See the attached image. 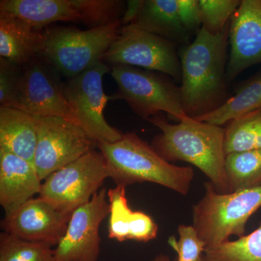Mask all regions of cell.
Returning <instances> with one entry per match:
<instances>
[{
  "instance_id": "4dcf8cb0",
  "label": "cell",
  "mask_w": 261,
  "mask_h": 261,
  "mask_svg": "<svg viewBox=\"0 0 261 261\" xmlns=\"http://www.w3.org/2000/svg\"><path fill=\"white\" fill-rule=\"evenodd\" d=\"M144 0H130L127 2L126 9L121 19L122 25L134 24L140 15Z\"/></svg>"
},
{
  "instance_id": "44dd1931",
  "label": "cell",
  "mask_w": 261,
  "mask_h": 261,
  "mask_svg": "<svg viewBox=\"0 0 261 261\" xmlns=\"http://www.w3.org/2000/svg\"><path fill=\"white\" fill-rule=\"evenodd\" d=\"M261 108V71L240 86L233 97L228 98L214 112L195 118L222 126L231 120Z\"/></svg>"
},
{
  "instance_id": "5bb4252c",
  "label": "cell",
  "mask_w": 261,
  "mask_h": 261,
  "mask_svg": "<svg viewBox=\"0 0 261 261\" xmlns=\"http://www.w3.org/2000/svg\"><path fill=\"white\" fill-rule=\"evenodd\" d=\"M228 82L261 63V0H243L229 22Z\"/></svg>"
},
{
  "instance_id": "e0dca14e",
  "label": "cell",
  "mask_w": 261,
  "mask_h": 261,
  "mask_svg": "<svg viewBox=\"0 0 261 261\" xmlns=\"http://www.w3.org/2000/svg\"><path fill=\"white\" fill-rule=\"evenodd\" d=\"M0 14L15 17L38 29L56 22H80L73 0H2Z\"/></svg>"
},
{
  "instance_id": "9a60e30c",
  "label": "cell",
  "mask_w": 261,
  "mask_h": 261,
  "mask_svg": "<svg viewBox=\"0 0 261 261\" xmlns=\"http://www.w3.org/2000/svg\"><path fill=\"white\" fill-rule=\"evenodd\" d=\"M42 185L34 163L0 147V204L5 214L39 195Z\"/></svg>"
},
{
  "instance_id": "8fae6325",
  "label": "cell",
  "mask_w": 261,
  "mask_h": 261,
  "mask_svg": "<svg viewBox=\"0 0 261 261\" xmlns=\"http://www.w3.org/2000/svg\"><path fill=\"white\" fill-rule=\"evenodd\" d=\"M34 165L42 181L93 150L97 145L81 127L60 117H37Z\"/></svg>"
},
{
  "instance_id": "3957f363",
  "label": "cell",
  "mask_w": 261,
  "mask_h": 261,
  "mask_svg": "<svg viewBox=\"0 0 261 261\" xmlns=\"http://www.w3.org/2000/svg\"><path fill=\"white\" fill-rule=\"evenodd\" d=\"M97 146L106 159L109 178L116 186L148 181L182 195L190 191L193 168L168 162L135 132L123 134L113 143L99 142Z\"/></svg>"
},
{
  "instance_id": "f1b7e54d",
  "label": "cell",
  "mask_w": 261,
  "mask_h": 261,
  "mask_svg": "<svg viewBox=\"0 0 261 261\" xmlns=\"http://www.w3.org/2000/svg\"><path fill=\"white\" fill-rule=\"evenodd\" d=\"M23 66L0 57V105L10 107L14 99Z\"/></svg>"
},
{
  "instance_id": "ac0fdd59",
  "label": "cell",
  "mask_w": 261,
  "mask_h": 261,
  "mask_svg": "<svg viewBox=\"0 0 261 261\" xmlns=\"http://www.w3.org/2000/svg\"><path fill=\"white\" fill-rule=\"evenodd\" d=\"M44 29L34 28L20 19L0 14V57L25 65L38 56Z\"/></svg>"
},
{
  "instance_id": "7a4b0ae2",
  "label": "cell",
  "mask_w": 261,
  "mask_h": 261,
  "mask_svg": "<svg viewBox=\"0 0 261 261\" xmlns=\"http://www.w3.org/2000/svg\"><path fill=\"white\" fill-rule=\"evenodd\" d=\"M147 121L161 130L151 145L163 159L191 163L205 173L219 193L231 192L225 168L224 128L192 118L172 124L160 114Z\"/></svg>"
},
{
  "instance_id": "d6986e66",
  "label": "cell",
  "mask_w": 261,
  "mask_h": 261,
  "mask_svg": "<svg viewBox=\"0 0 261 261\" xmlns=\"http://www.w3.org/2000/svg\"><path fill=\"white\" fill-rule=\"evenodd\" d=\"M38 118L10 107H0V147L34 163Z\"/></svg>"
},
{
  "instance_id": "6da1fadb",
  "label": "cell",
  "mask_w": 261,
  "mask_h": 261,
  "mask_svg": "<svg viewBox=\"0 0 261 261\" xmlns=\"http://www.w3.org/2000/svg\"><path fill=\"white\" fill-rule=\"evenodd\" d=\"M228 31L229 23L217 35L202 27L180 56L182 108L194 119L214 112L227 100Z\"/></svg>"
},
{
  "instance_id": "ffe728a7",
  "label": "cell",
  "mask_w": 261,
  "mask_h": 261,
  "mask_svg": "<svg viewBox=\"0 0 261 261\" xmlns=\"http://www.w3.org/2000/svg\"><path fill=\"white\" fill-rule=\"evenodd\" d=\"M134 24L173 43L184 42L188 38L180 20L178 0H144Z\"/></svg>"
},
{
  "instance_id": "30bf717a",
  "label": "cell",
  "mask_w": 261,
  "mask_h": 261,
  "mask_svg": "<svg viewBox=\"0 0 261 261\" xmlns=\"http://www.w3.org/2000/svg\"><path fill=\"white\" fill-rule=\"evenodd\" d=\"M58 74L40 57L33 58L23 66V73L10 108L37 117H60L79 126L65 97L64 84Z\"/></svg>"
},
{
  "instance_id": "ba28073f",
  "label": "cell",
  "mask_w": 261,
  "mask_h": 261,
  "mask_svg": "<svg viewBox=\"0 0 261 261\" xmlns=\"http://www.w3.org/2000/svg\"><path fill=\"white\" fill-rule=\"evenodd\" d=\"M109 67L102 61L63 84L64 93L79 126L96 143H113L123 134L105 118L104 109L109 97L103 89V77Z\"/></svg>"
},
{
  "instance_id": "7402d4cb",
  "label": "cell",
  "mask_w": 261,
  "mask_h": 261,
  "mask_svg": "<svg viewBox=\"0 0 261 261\" xmlns=\"http://www.w3.org/2000/svg\"><path fill=\"white\" fill-rule=\"evenodd\" d=\"M225 128L226 154L261 149V108L228 122Z\"/></svg>"
},
{
  "instance_id": "8992f818",
  "label": "cell",
  "mask_w": 261,
  "mask_h": 261,
  "mask_svg": "<svg viewBox=\"0 0 261 261\" xmlns=\"http://www.w3.org/2000/svg\"><path fill=\"white\" fill-rule=\"evenodd\" d=\"M110 73L118 85L115 97L124 99L143 119L161 112L179 122L190 119L182 108L180 87L164 75L126 65H113Z\"/></svg>"
},
{
  "instance_id": "d4e9b609",
  "label": "cell",
  "mask_w": 261,
  "mask_h": 261,
  "mask_svg": "<svg viewBox=\"0 0 261 261\" xmlns=\"http://www.w3.org/2000/svg\"><path fill=\"white\" fill-rule=\"evenodd\" d=\"M48 244L28 241L3 231L0 233V261H56Z\"/></svg>"
},
{
  "instance_id": "f546056e",
  "label": "cell",
  "mask_w": 261,
  "mask_h": 261,
  "mask_svg": "<svg viewBox=\"0 0 261 261\" xmlns=\"http://www.w3.org/2000/svg\"><path fill=\"white\" fill-rule=\"evenodd\" d=\"M178 13L182 27L188 34L199 32L202 27L199 0H178Z\"/></svg>"
},
{
  "instance_id": "1f68e13d",
  "label": "cell",
  "mask_w": 261,
  "mask_h": 261,
  "mask_svg": "<svg viewBox=\"0 0 261 261\" xmlns=\"http://www.w3.org/2000/svg\"><path fill=\"white\" fill-rule=\"evenodd\" d=\"M152 261H171L169 257L164 254H159Z\"/></svg>"
},
{
  "instance_id": "52a82bcc",
  "label": "cell",
  "mask_w": 261,
  "mask_h": 261,
  "mask_svg": "<svg viewBox=\"0 0 261 261\" xmlns=\"http://www.w3.org/2000/svg\"><path fill=\"white\" fill-rule=\"evenodd\" d=\"M107 178L106 159L93 149L49 175L39 197L63 214H72L92 200Z\"/></svg>"
},
{
  "instance_id": "5b68a950",
  "label": "cell",
  "mask_w": 261,
  "mask_h": 261,
  "mask_svg": "<svg viewBox=\"0 0 261 261\" xmlns=\"http://www.w3.org/2000/svg\"><path fill=\"white\" fill-rule=\"evenodd\" d=\"M205 188L193 206L192 226L207 247L226 243L233 235L245 236L247 221L261 207V187L226 194L217 192L211 182Z\"/></svg>"
},
{
  "instance_id": "603a6c76",
  "label": "cell",
  "mask_w": 261,
  "mask_h": 261,
  "mask_svg": "<svg viewBox=\"0 0 261 261\" xmlns=\"http://www.w3.org/2000/svg\"><path fill=\"white\" fill-rule=\"evenodd\" d=\"M225 168L231 192L261 187V149L227 154Z\"/></svg>"
},
{
  "instance_id": "d6a6232c",
  "label": "cell",
  "mask_w": 261,
  "mask_h": 261,
  "mask_svg": "<svg viewBox=\"0 0 261 261\" xmlns=\"http://www.w3.org/2000/svg\"><path fill=\"white\" fill-rule=\"evenodd\" d=\"M199 261H207V260H206V259L205 258V257H204V255H202V256L201 257V258L200 259V260H199Z\"/></svg>"
},
{
  "instance_id": "4316f807",
  "label": "cell",
  "mask_w": 261,
  "mask_h": 261,
  "mask_svg": "<svg viewBox=\"0 0 261 261\" xmlns=\"http://www.w3.org/2000/svg\"><path fill=\"white\" fill-rule=\"evenodd\" d=\"M202 28L217 35L227 27L231 17L241 4L240 0H199Z\"/></svg>"
},
{
  "instance_id": "4fadbf2b",
  "label": "cell",
  "mask_w": 261,
  "mask_h": 261,
  "mask_svg": "<svg viewBox=\"0 0 261 261\" xmlns=\"http://www.w3.org/2000/svg\"><path fill=\"white\" fill-rule=\"evenodd\" d=\"M72 214H63L38 196L7 214L1 227L17 238L56 247L66 232Z\"/></svg>"
},
{
  "instance_id": "484cf974",
  "label": "cell",
  "mask_w": 261,
  "mask_h": 261,
  "mask_svg": "<svg viewBox=\"0 0 261 261\" xmlns=\"http://www.w3.org/2000/svg\"><path fill=\"white\" fill-rule=\"evenodd\" d=\"M80 22L89 29L106 27L121 20L126 3L121 0H73Z\"/></svg>"
},
{
  "instance_id": "83f0119b",
  "label": "cell",
  "mask_w": 261,
  "mask_h": 261,
  "mask_svg": "<svg viewBox=\"0 0 261 261\" xmlns=\"http://www.w3.org/2000/svg\"><path fill=\"white\" fill-rule=\"evenodd\" d=\"M179 240L171 237L168 243L178 253L177 261H199L205 252L207 245L199 236L193 226L179 225L178 227Z\"/></svg>"
},
{
  "instance_id": "7c38bea8",
  "label": "cell",
  "mask_w": 261,
  "mask_h": 261,
  "mask_svg": "<svg viewBox=\"0 0 261 261\" xmlns=\"http://www.w3.org/2000/svg\"><path fill=\"white\" fill-rule=\"evenodd\" d=\"M109 214L108 190L103 188L73 211L64 237L54 249L56 261H97L99 226Z\"/></svg>"
},
{
  "instance_id": "9c48e42d",
  "label": "cell",
  "mask_w": 261,
  "mask_h": 261,
  "mask_svg": "<svg viewBox=\"0 0 261 261\" xmlns=\"http://www.w3.org/2000/svg\"><path fill=\"white\" fill-rule=\"evenodd\" d=\"M103 63L140 67L174 79L181 77V61L174 43L136 24L122 25L102 58Z\"/></svg>"
},
{
  "instance_id": "277c9868",
  "label": "cell",
  "mask_w": 261,
  "mask_h": 261,
  "mask_svg": "<svg viewBox=\"0 0 261 261\" xmlns=\"http://www.w3.org/2000/svg\"><path fill=\"white\" fill-rule=\"evenodd\" d=\"M121 27L120 20L87 30L73 27H47L38 56L70 80L102 61Z\"/></svg>"
},
{
  "instance_id": "2e32d148",
  "label": "cell",
  "mask_w": 261,
  "mask_h": 261,
  "mask_svg": "<svg viewBox=\"0 0 261 261\" xmlns=\"http://www.w3.org/2000/svg\"><path fill=\"white\" fill-rule=\"evenodd\" d=\"M108 199L110 205L108 238L121 243L126 240L147 243L157 238L159 226L152 218L142 211L130 208L126 187L110 189Z\"/></svg>"
},
{
  "instance_id": "cb8c5ba5",
  "label": "cell",
  "mask_w": 261,
  "mask_h": 261,
  "mask_svg": "<svg viewBox=\"0 0 261 261\" xmlns=\"http://www.w3.org/2000/svg\"><path fill=\"white\" fill-rule=\"evenodd\" d=\"M204 257L207 261H261V222L250 234L206 247Z\"/></svg>"
}]
</instances>
